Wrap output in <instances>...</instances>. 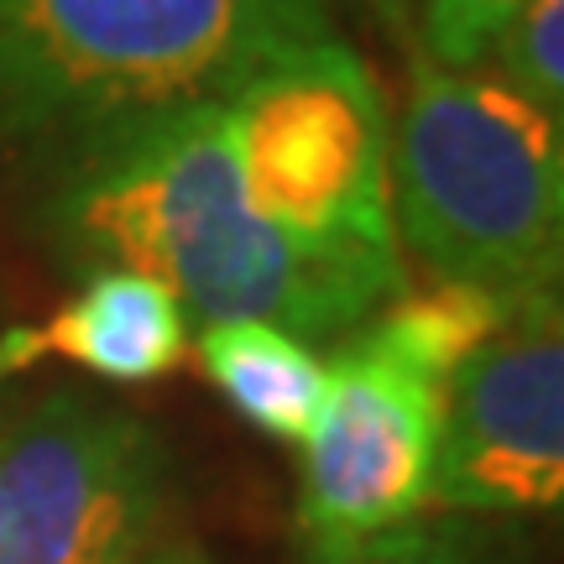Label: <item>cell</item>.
Here are the masks:
<instances>
[{"label": "cell", "mask_w": 564, "mask_h": 564, "mask_svg": "<svg viewBox=\"0 0 564 564\" xmlns=\"http://www.w3.org/2000/svg\"><path fill=\"white\" fill-rule=\"evenodd\" d=\"M523 299H507L491 288H470V282H429V288H403L392 303H382L371 324L403 356L434 371L444 387L460 371L470 350H481Z\"/></svg>", "instance_id": "30bf717a"}, {"label": "cell", "mask_w": 564, "mask_h": 564, "mask_svg": "<svg viewBox=\"0 0 564 564\" xmlns=\"http://www.w3.org/2000/svg\"><path fill=\"white\" fill-rule=\"evenodd\" d=\"M225 137L251 215L288 251L377 308L403 293L392 116L350 42H324L236 89L225 100Z\"/></svg>", "instance_id": "277c9868"}, {"label": "cell", "mask_w": 564, "mask_h": 564, "mask_svg": "<svg viewBox=\"0 0 564 564\" xmlns=\"http://www.w3.org/2000/svg\"><path fill=\"white\" fill-rule=\"evenodd\" d=\"M167 512V444L131 408L47 392L0 419V564H141Z\"/></svg>", "instance_id": "5b68a950"}, {"label": "cell", "mask_w": 564, "mask_h": 564, "mask_svg": "<svg viewBox=\"0 0 564 564\" xmlns=\"http://www.w3.org/2000/svg\"><path fill=\"white\" fill-rule=\"evenodd\" d=\"M481 68L533 110L564 121V0H523Z\"/></svg>", "instance_id": "8fae6325"}, {"label": "cell", "mask_w": 564, "mask_h": 564, "mask_svg": "<svg viewBox=\"0 0 564 564\" xmlns=\"http://www.w3.org/2000/svg\"><path fill=\"white\" fill-rule=\"evenodd\" d=\"M356 6H361V11H371V17L392 32V37L403 42V47L413 42V0H356Z\"/></svg>", "instance_id": "5bb4252c"}, {"label": "cell", "mask_w": 564, "mask_h": 564, "mask_svg": "<svg viewBox=\"0 0 564 564\" xmlns=\"http://www.w3.org/2000/svg\"><path fill=\"white\" fill-rule=\"evenodd\" d=\"M356 564H502L497 544L470 518H419L387 533Z\"/></svg>", "instance_id": "4fadbf2b"}, {"label": "cell", "mask_w": 564, "mask_h": 564, "mask_svg": "<svg viewBox=\"0 0 564 564\" xmlns=\"http://www.w3.org/2000/svg\"><path fill=\"white\" fill-rule=\"evenodd\" d=\"M194 366L257 434L278 444H303L329 387L314 345L257 319L204 324L194 340Z\"/></svg>", "instance_id": "9c48e42d"}, {"label": "cell", "mask_w": 564, "mask_h": 564, "mask_svg": "<svg viewBox=\"0 0 564 564\" xmlns=\"http://www.w3.org/2000/svg\"><path fill=\"white\" fill-rule=\"evenodd\" d=\"M324 371L319 419L299 444V539L314 564H356L429 512L444 382L371 319L345 335Z\"/></svg>", "instance_id": "8992f818"}, {"label": "cell", "mask_w": 564, "mask_h": 564, "mask_svg": "<svg viewBox=\"0 0 564 564\" xmlns=\"http://www.w3.org/2000/svg\"><path fill=\"white\" fill-rule=\"evenodd\" d=\"M0 377H6V371H0Z\"/></svg>", "instance_id": "9a60e30c"}, {"label": "cell", "mask_w": 564, "mask_h": 564, "mask_svg": "<svg viewBox=\"0 0 564 564\" xmlns=\"http://www.w3.org/2000/svg\"><path fill=\"white\" fill-rule=\"evenodd\" d=\"M564 502V308L528 293L444 387L429 507L444 518H539Z\"/></svg>", "instance_id": "52a82bcc"}, {"label": "cell", "mask_w": 564, "mask_h": 564, "mask_svg": "<svg viewBox=\"0 0 564 564\" xmlns=\"http://www.w3.org/2000/svg\"><path fill=\"white\" fill-rule=\"evenodd\" d=\"M335 37L324 0H0V141L68 158Z\"/></svg>", "instance_id": "7a4b0ae2"}, {"label": "cell", "mask_w": 564, "mask_h": 564, "mask_svg": "<svg viewBox=\"0 0 564 564\" xmlns=\"http://www.w3.org/2000/svg\"><path fill=\"white\" fill-rule=\"evenodd\" d=\"M392 121V225L434 282L507 299L560 288L564 121L491 74H444L408 42Z\"/></svg>", "instance_id": "3957f363"}, {"label": "cell", "mask_w": 564, "mask_h": 564, "mask_svg": "<svg viewBox=\"0 0 564 564\" xmlns=\"http://www.w3.org/2000/svg\"><path fill=\"white\" fill-rule=\"evenodd\" d=\"M42 356L116 387L158 382L188 356V314L162 282L126 267H89L74 299L42 329L0 335V371H21Z\"/></svg>", "instance_id": "ba28073f"}, {"label": "cell", "mask_w": 564, "mask_h": 564, "mask_svg": "<svg viewBox=\"0 0 564 564\" xmlns=\"http://www.w3.org/2000/svg\"><path fill=\"white\" fill-rule=\"evenodd\" d=\"M523 0H413V47L444 74H476Z\"/></svg>", "instance_id": "7c38bea8"}, {"label": "cell", "mask_w": 564, "mask_h": 564, "mask_svg": "<svg viewBox=\"0 0 564 564\" xmlns=\"http://www.w3.org/2000/svg\"><path fill=\"white\" fill-rule=\"evenodd\" d=\"M47 241L162 282L188 319L278 324L299 340L361 329L377 303L267 230L236 178L225 105H188L58 158Z\"/></svg>", "instance_id": "6da1fadb"}]
</instances>
